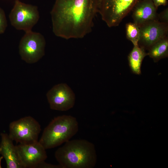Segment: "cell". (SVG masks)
I'll return each mask as SVG.
<instances>
[{"label": "cell", "mask_w": 168, "mask_h": 168, "mask_svg": "<svg viewBox=\"0 0 168 168\" xmlns=\"http://www.w3.org/2000/svg\"><path fill=\"white\" fill-rule=\"evenodd\" d=\"M98 0H55L51 12L53 30L66 39L82 38L91 30Z\"/></svg>", "instance_id": "cell-1"}, {"label": "cell", "mask_w": 168, "mask_h": 168, "mask_svg": "<svg viewBox=\"0 0 168 168\" xmlns=\"http://www.w3.org/2000/svg\"><path fill=\"white\" fill-rule=\"evenodd\" d=\"M55 157L63 168H92L97 157L94 145L85 139L66 142L56 151Z\"/></svg>", "instance_id": "cell-2"}, {"label": "cell", "mask_w": 168, "mask_h": 168, "mask_svg": "<svg viewBox=\"0 0 168 168\" xmlns=\"http://www.w3.org/2000/svg\"><path fill=\"white\" fill-rule=\"evenodd\" d=\"M78 129L76 118L69 115L58 116L45 128L39 142L46 150L52 148L69 140Z\"/></svg>", "instance_id": "cell-3"}, {"label": "cell", "mask_w": 168, "mask_h": 168, "mask_svg": "<svg viewBox=\"0 0 168 168\" xmlns=\"http://www.w3.org/2000/svg\"><path fill=\"white\" fill-rule=\"evenodd\" d=\"M140 0H98V12L109 27L117 26Z\"/></svg>", "instance_id": "cell-4"}, {"label": "cell", "mask_w": 168, "mask_h": 168, "mask_svg": "<svg viewBox=\"0 0 168 168\" xmlns=\"http://www.w3.org/2000/svg\"><path fill=\"white\" fill-rule=\"evenodd\" d=\"M41 130L39 122L28 116L11 123L9 126L10 138L21 144H29L38 141Z\"/></svg>", "instance_id": "cell-5"}, {"label": "cell", "mask_w": 168, "mask_h": 168, "mask_svg": "<svg viewBox=\"0 0 168 168\" xmlns=\"http://www.w3.org/2000/svg\"><path fill=\"white\" fill-rule=\"evenodd\" d=\"M39 13L36 6L16 0L9 15L11 24L18 30L25 32L31 30L39 19Z\"/></svg>", "instance_id": "cell-6"}, {"label": "cell", "mask_w": 168, "mask_h": 168, "mask_svg": "<svg viewBox=\"0 0 168 168\" xmlns=\"http://www.w3.org/2000/svg\"><path fill=\"white\" fill-rule=\"evenodd\" d=\"M46 42L40 33L32 30L25 32L19 44L21 59L29 63H36L44 55Z\"/></svg>", "instance_id": "cell-7"}, {"label": "cell", "mask_w": 168, "mask_h": 168, "mask_svg": "<svg viewBox=\"0 0 168 168\" xmlns=\"http://www.w3.org/2000/svg\"><path fill=\"white\" fill-rule=\"evenodd\" d=\"M46 96L51 109L61 111L72 108L75 101V95L66 84L62 83L54 86L47 93Z\"/></svg>", "instance_id": "cell-8"}, {"label": "cell", "mask_w": 168, "mask_h": 168, "mask_svg": "<svg viewBox=\"0 0 168 168\" xmlns=\"http://www.w3.org/2000/svg\"><path fill=\"white\" fill-rule=\"evenodd\" d=\"M16 146L24 168H40L47 157L46 149L38 141Z\"/></svg>", "instance_id": "cell-9"}, {"label": "cell", "mask_w": 168, "mask_h": 168, "mask_svg": "<svg viewBox=\"0 0 168 168\" xmlns=\"http://www.w3.org/2000/svg\"><path fill=\"white\" fill-rule=\"evenodd\" d=\"M138 45L145 50L168 36V24L158 20L151 21L141 26Z\"/></svg>", "instance_id": "cell-10"}, {"label": "cell", "mask_w": 168, "mask_h": 168, "mask_svg": "<svg viewBox=\"0 0 168 168\" xmlns=\"http://www.w3.org/2000/svg\"><path fill=\"white\" fill-rule=\"evenodd\" d=\"M157 10L152 0H140L132 10L133 22L139 27L151 21H159Z\"/></svg>", "instance_id": "cell-11"}, {"label": "cell", "mask_w": 168, "mask_h": 168, "mask_svg": "<svg viewBox=\"0 0 168 168\" xmlns=\"http://www.w3.org/2000/svg\"><path fill=\"white\" fill-rule=\"evenodd\" d=\"M0 154L5 159L7 168H24L18 154L16 146L8 134L2 133Z\"/></svg>", "instance_id": "cell-12"}, {"label": "cell", "mask_w": 168, "mask_h": 168, "mask_svg": "<svg viewBox=\"0 0 168 168\" xmlns=\"http://www.w3.org/2000/svg\"><path fill=\"white\" fill-rule=\"evenodd\" d=\"M148 55L145 50L138 45L133 47L128 56L129 67L132 72L137 75L141 74V67L144 58Z\"/></svg>", "instance_id": "cell-13"}, {"label": "cell", "mask_w": 168, "mask_h": 168, "mask_svg": "<svg viewBox=\"0 0 168 168\" xmlns=\"http://www.w3.org/2000/svg\"><path fill=\"white\" fill-rule=\"evenodd\" d=\"M148 50V55L152 58L155 62L167 57L168 56V36L155 43Z\"/></svg>", "instance_id": "cell-14"}, {"label": "cell", "mask_w": 168, "mask_h": 168, "mask_svg": "<svg viewBox=\"0 0 168 168\" xmlns=\"http://www.w3.org/2000/svg\"><path fill=\"white\" fill-rule=\"evenodd\" d=\"M125 28L127 39L133 46L138 45L140 34L139 27L134 23L130 22L126 24Z\"/></svg>", "instance_id": "cell-15"}, {"label": "cell", "mask_w": 168, "mask_h": 168, "mask_svg": "<svg viewBox=\"0 0 168 168\" xmlns=\"http://www.w3.org/2000/svg\"><path fill=\"white\" fill-rule=\"evenodd\" d=\"M7 26V22L3 10L0 7V34L3 33Z\"/></svg>", "instance_id": "cell-16"}, {"label": "cell", "mask_w": 168, "mask_h": 168, "mask_svg": "<svg viewBox=\"0 0 168 168\" xmlns=\"http://www.w3.org/2000/svg\"><path fill=\"white\" fill-rule=\"evenodd\" d=\"M159 21L162 23L168 24V8H167L158 14Z\"/></svg>", "instance_id": "cell-17"}, {"label": "cell", "mask_w": 168, "mask_h": 168, "mask_svg": "<svg viewBox=\"0 0 168 168\" xmlns=\"http://www.w3.org/2000/svg\"><path fill=\"white\" fill-rule=\"evenodd\" d=\"M156 8L161 6H165L167 4V0H152Z\"/></svg>", "instance_id": "cell-18"}, {"label": "cell", "mask_w": 168, "mask_h": 168, "mask_svg": "<svg viewBox=\"0 0 168 168\" xmlns=\"http://www.w3.org/2000/svg\"><path fill=\"white\" fill-rule=\"evenodd\" d=\"M3 157L2 156H0V168H2V166H1V161L2 160V159L3 158Z\"/></svg>", "instance_id": "cell-19"}]
</instances>
